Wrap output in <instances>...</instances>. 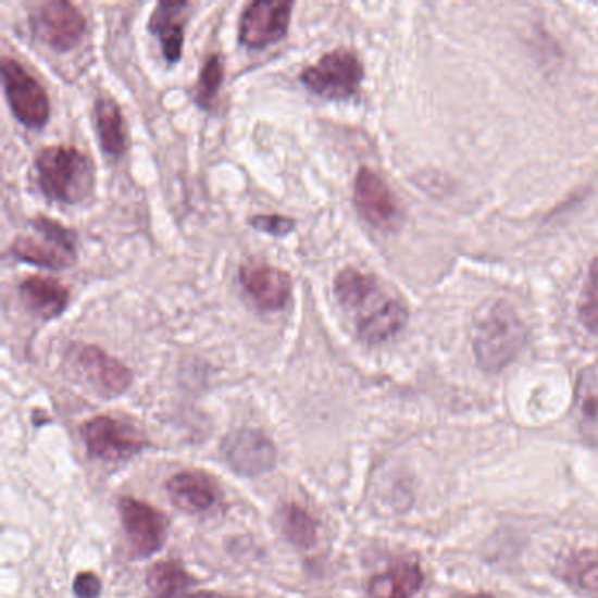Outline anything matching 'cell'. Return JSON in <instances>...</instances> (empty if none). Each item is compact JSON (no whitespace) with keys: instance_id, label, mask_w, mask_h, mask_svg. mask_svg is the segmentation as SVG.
I'll return each instance as SVG.
<instances>
[{"instance_id":"obj_1","label":"cell","mask_w":598,"mask_h":598,"mask_svg":"<svg viewBox=\"0 0 598 598\" xmlns=\"http://www.w3.org/2000/svg\"><path fill=\"white\" fill-rule=\"evenodd\" d=\"M334 291L340 309L351 317L360 339L369 345L391 339L408 323V306L367 272L342 269L334 282Z\"/></svg>"},{"instance_id":"obj_2","label":"cell","mask_w":598,"mask_h":598,"mask_svg":"<svg viewBox=\"0 0 598 598\" xmlns=\"http://www.w3.org/2000/svg\"><path fill=\"white\" fill-rule=\"evenodd\" d=\"M525 339V325L506 300H494L477 311L472 326V348L485 371H500L509 365L522 351Z\"/></svg>"},{"instance_id":"obj_3","label":"cell","mask_w":598,"mask_h":598,"mask_svg":"<svg viewBox=\"0 0 598 598\" xmlns=\"http://www.w3.org/2000/svg\"><path fill=\"white\" fill-rule=\"evenodd\" d=\"M36 169L45 196L62 204L83 202L96 185L94 162L76 146H48L37 153Z\"/></svg>"},{"instance_id":"obj_4","label":"cell","mask_w":598,"mask_h":598,"mask_svg":"<svg viewBox=\"0 0 598 598\" xmlns=\"http://www.w3.org/2000/svg\"><path fill=\"white\" fill-rule=\"evenodd\" d=\"M37 237L20 236L11 245V254L20 262L62 271L76 262V234L51 217L30 220Z\"/></svg>"},{"instance_id":"obj_5","label":"cell","mask_w":598,"mask_h":598,"mask_svg":"<svg viewBox=\"0 0 598 598\" xmlns=\"http://www.w3.org/2000/svg\"><path fill=\"white\" fill-rule=\"evenodd\" d=\"M363 64L353 51H328L317 60L316 64L309 65L300 73V82L314 96L331 100H345L353 97L362 85Z\"/></svg>"},{"instance_id":"obj_6","label":"cell","mask_w":598,"mask_h":598,"mask_svg":"<svg viewBox=\"0 0 598 598\" xmlns=\"http://www.w3.org/2000/svg\"><path fill=\"white\" fill-rule=\"evenodd\" d=\"M5 99L11 111L22 125L27 128H42L50 120V99L27 68L18 60L4 57L0 65Z\"/></svg>"},{"instance_id":"obj_7","label":"cell","mask_w":598,"mask_h":598,"mask_svg":"<svg viewBox=\"0 0 598 598\" xmlns=\"http://www.w3.org/2000/svg\"><path fill=\"white\" fill-rule=\"evenodd\" d=\"M71 360L77 376L99 397L114 399L130 388V369L99 346L74 345L71 348Z\"/></svg>"},{"instance_id":"obj_8","label":"cell","mask_w":598,"mask_h":598,"mask_svg":"<svg viewBox=\"0 0 598 598\" xmlns=\"http://www.w3.org/2000/svg\"><path fill=\"white\" fill-rule=\"evenodd\" d=\"M30 25L37 39L57 51L71 50L87 33V20L67 0H46L37 4L30 13Z\"/></svg>"},{"instance_id":"obj_9","label":"cell","mask_w":598,"mask_h":598,"mask_svg":"<svg viewBox=\"0 0 598 598\" xmlns=\"http://www.w3.org/2000/svg\"><path fill=\"white\" fill-rule=\"evenodd\" d=\"M294 2L257 0L246 5L239 20V42L251 50H262L285 39L290 27Z\"/></svg>"},{"instance_id":"obj_10","label":"cell","mask_w":598,"mask_h":598,"mask_svg":"<svg viewBox=\"0 0 598 598\" xmlns=\"http://www.w3.org/2000/svg\"><path fill=\"white\" fill-rule=\"evenodd\" d=\"M222 457L240 476L257 477L276 468L277 449L267 435L253 428L232 432L220 446Z\"/></svg>"},{"instance_id":"obj_11","label":"cell","mask_w":598,"mask_h":598,"mask_svg":"<svg viewBox=\"0 0 598 598\" xmlns=\"http://www.w3.org/2000/svg\"><path fill=\"white\" fill-rule=\"evenodd\" d=\"M119 511L134 557L150 558L162 549L167 539L169 523L159 509L134 497H122Z\"/></svg>"},{"instance_id":"obj_12","label":"cell","mask_w":598,"mask_h":598,"mask_svg":"<svg viewBox=\"0 0 598 598\" xmlns=\"http://www.w3.org/2000/svg\"><path fill=\"white\" fill-rule=\"evenodd\" d=\"M354 205L360 216L379 231H394L402 220L399 202L390 186L372 169L362 167L354 179Z\"/></svg>"},{"instance_id":"obj_13","label":"cell","mask_w":598,"mask_h":598,"mask_svg":"<svg viewBox=\"0 0 598 598\" xmlns=\"http://www.w3.org/2000/svg\"><path fill=\"white\" fill-rule=\"evenodd\" d=\"M82 432L88 451L108 462H123L134 458L148 446L141 435L114 418H91L83 425Z\"/></svg>"},{"instance_id":"obj_14","label":"cell","mask_w":598,"mask_h":598,"mask_svg":"<svg viewBox=\"0 0 598 598\" xmlns=\"http://www.w3.org/2000/svg\"><path fill=\"white\" fill-rule=\"evenodd\" d=\"M240 285L250 295L254 304L263 311H282L291 297V277L283 269L271 263H242L239 271Z\"/></svg>"},{"instance_id":"obj_15","label":"cell","mask_w":598,"mask_h":598,"mask_svg":"<svg viewBox=\"0 0 598 598\" xmlns=\"http://www.w3.org/2000/svg\"><path fill=\"white\" fill-rule=\"evenodd\" d=\"M188 8V2H159L148 22V30L159 37L167 64H177L182 60Z\"/></svg>"},{"instance_id":"obj_16","label":"cell","mask_w":598,"mask_h":598,"mask_svg":"<svg viewBox=\"0 0 598 598\" xmlns=\"http://www.w3.org/2000/svg\"><path fill=\"white\" fill-rule=\"evenodd\" d=\"M167 494L174 506L188 514H200L213 508L217 488L204 472L183 471L167 481Z\"/></svg>"},{"instance_id":"obj_17","label":"cell","mask_w":598,"mask_h":598,"mask_svg":"<svg viewBox=\"0 0 598 598\" xmlns=\"http://www.w3.org/2000/svg\"><path fill=\"white\" fill-rule=\"evenodd\" d=\"M20 297L25 308L41 320L60 316L68 304L67 286L53 277H25L20 283Z\"/></svg>"},{"instance_id":"obj_18","label":"cell","mask_w":598,"mask_h":598,"mask_svg":"<svg viewBox=\"0 0 598 598\" xmlns=\"http://www.w3.org/2000/svg\"><path fill=\"white\" fill-rule=\"evenodd\" d=\"M572 414L581 437L598 448V362L581 371Z\"/></svg>"},{"instance_id":"obj_19","label":"cell","mask_w":598,"mask_h":598,"mask_svg":"<svg viewBox=\"0 0 598 598\" xmlns=\"http://www.w3.org/2000/svg\"><path fill=\"white\" fill-rule=\"evenodd\" d=\"M423 586V572L418 563L400 562L372 577L371 598H413Z\"/></svg>"},{"instance_id":"obj_20","label":"cell","mask_w":598,"mask_h":598,"mask_svg":"<svg viewBox=\"0 0 598 598\" xmlns=\"http://www.w3.org/2000/svg\"><path fill=\"white\" fill-rule=\"evenodd\" d=\"M96 123L102 151L109 157L120 159L127 150V134L123 114L116 100L99 97L96 100Z\"/></svg>"},{"instance_id":"obj_21","label":"cell","mask_w":598,"mask_h":598,"mask_svg":"<svg viewBox=\"0 0 598 598\" xmlns=\"http://www.w3.org/2000/svg\"><path fill=\"white\" fill-rule=\"evenodd\" d=\"M191 585H194V580L176 562L154 563L146 574V586L154 598L183 597V594Z\"/></svg>"},{"instance_id":"obj_22","label":"cell","mask_w":598,"mask_h":598,"mask_svg":"<svg viewBox=\"0 0 598 598\" xmlns=\"http://www.w3.org/2000/svg\"><path fill=\"white\" fill-rule=\"evenodd\" d=\"M279 523L286 539L297 548L308 549L316 543L317 522L311 516V512L297 503H286L279 511Z\"/></svg>"},{"instance_id":"obj_23","label":"cell","mask_w":598,"mask_h":598,"mask_svg":"<svg viewBox=\"0 0 598 598\" xmlns=\"http://www.w3.org/2000/svg\"><path fill=\"white\" fill-rule=\"evenodd\" d=\"M223 77H225V68L220 54H209L197 83L196 100L200 108L205 111L213 109L217 91L222 88Z\"/></svg>"},{"instance_id":"obj_24","label":"cell","mask_w":598,"mask_h":598,"mask_svg":"<svg viewBox=\"0 0 598 598\" xmlns=\"http://www.w3.org/2000/svg\"><path fill=\"white\" fill-rule=\"evenodd\" d=\"M580 317L589 332L598 334V257L589 267L588 282L581 295Z\"/></svg>"},{"instance_id":"obj_25","label":"cell","mask_w":598,"mask_h":598,"mask_svg":"<svg viewBox=\"0 0 598 598\" xmlns=\"http://www.w3.org/2000/svg\"><path fill=\"white\" fill-rule=\"evenodd\" d=\"M566 580L589 594H598L597 558L577 557L566 565Z\"/></svg>"},{"instance_id":"obj_26","label":"cell","mask_w":598,"mask_h":598,"mask_svg":"<svg viewBox=\"0 0 598 598\" xmlns=\"http://www.w3.org/2000/svg\"><path fill=\"white\" fill-rule=\"evenodd\" d=\"M250 225L274 237L288 236L297 227L294 217L283 216V214H254L250 217Z\"/></svg>"},{"instance_id":"obj_27","label":"cell","mask_w":598,"mask_h":598,"mask_svg":"<svg viewBox=\"0 0 598 598\" xmlns=\"http://www.w3.org/2000/svg\"><path fill=\"white\" fill-rule=\"evenodd\" d=\"M73 591L76 598H99L102 594V583L94 572H82L74 580Z\"/></svg>"},{"instance_id":"obj_28","label":"cell","mask_w":598,"mask_h":598,"mask_svg":"<svg viewBox=\"0 0 598 598\" xmlns=\"http://www.w3.org/2000/svg\"><path fill=\"white\" fill-rule=\"evenodd\" d=\"M453 598H495L494 595L489 594H476V595H458Z\"/></svg>"},{"instance_id":"obj_29","label":"cell","mask_w":598,"mask_h":598,"mask_svg":"<svg viewBox=\"0 0 598 598\" xmlns=\"http://www.w3.org/2000/svg\"><path fill=\"white\" fill-rule=\"evenodd\" d=\"M190 598H234V597H222V595H214V594H200V595H191Z\"/></svg>"}]
</instances>
